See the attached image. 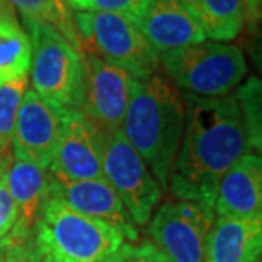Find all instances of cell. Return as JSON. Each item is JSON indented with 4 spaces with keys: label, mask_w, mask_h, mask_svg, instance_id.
I'll use <instances>...</instances> for the list:
<instances>
[{
    "label": "cell",
    "mask_w": 262,
    "mask_h": 262,
    "mask_svg": "<svg viewBox=\"0 0 262 262\" xmlns=\"http://www.w3.org/2000/svg\"><path fill=\"white\" fill-rule=\"evenodd\" d=\"M184 129L167 187L181 201L213 208L222 177L250 141L235 96L196 97L182 94Z\"/></svg>",
    "instance_id": "obj_1"
},
{
    "label": "cell",
    "mask_w": 262,
    "mask_h": 262,
    "mask_svg": "<svg viewBox=\"0 0 262 262\" xmlns=\"http://www.w3.org/2000/svg\"><path fill=\"white\" fill-rule=\"evenodd\" d=\"M184 129L182 94L159 72L131 83V94L121 131L141 157L162 189L179 151Z\"/></svg>",
    "instance_id": "obj_2"
},
{
    "label": "cell",
    "mask_w": 262,
    "mask_h": 262,
    "mask_svg": "<svg viewBox=\"0 0 262 262\" xmlns=\"http://www.w3.org/2000/svg\"><path fill=\"white\" fill-rule=\"evenodd\" d=\"M34 242L45 262H109L126 238L113 225L50 198L36 223Z\"/></svg>",
    "instance_id": "obj_3"
},
{
    "label": "cell",
    "mask_w": 262,
    "mask_h": 262,
    "mask_svg": "<svg viewBox=\"0 0 262 262\" xmlns=\"http://www.w3.org/2000/svg\"><path fill=\"white\" fill-rule=\"evenodd\" d=\"M23 28L33 48L29 70L33 91L58 111L80 109L85 89L82 53L43 20L23 17Z\"/></svg>",
    "instance_id": "obj_4"
},
{
    "label": "cell",
    "mask_w": 262,
    "mask_h": 262,
    "mask_svg": "<svg viewBox=\"0 0 262 262\" xmlns=\"http://www.w3.org/2000/svg\"><path fill=\"white\" fill-rule=\"evenodd\" d=\"M159 67L181 94L196 97L228 96L247 73L242 50L220 41H203L162 53Z\"/></svg>",
    "instance_id": "obj_5"
},
{
    "label": "cell",
    "mask_w": 262,
    "mask_h": 262,
    "mask_svg": "<svg viewBox=\"0 0 262 262\" xmlns=\"http://www.w3.org/2000/svg\"><path fill=\"white\" fill-rule=\"evenodd\" d=\"M80 36V53H91L116 65L136 80L148 78L159 68V55L146 43L133 20L121 14L72 10Z\"/></svg>",
    "instance_id": "obj_6"
},
{
    "label": "cell",
    "mask_w": 262,
    "mask_h": 262,
    "mask_svg": "<svg viewBox=\"0 0 262 262\" xmlns=\"http://www.w3.org/2000/svg\"><path fill=\"white\" fill-rule=\"evenodd\" d=\"M102 176L116 191L133 223L145 227L160 203L162 187L121 129L106 138L102 148Z\"/></svg>",
    "instance_id": "obj_7"
},
{
    "label": "cell",
    "mask_w": 262,
    "mask_h": 262,
    "mask_svg": "<svg viewBox=\"0 0 262 262\" xmlns=\"http://www.w3.org/2000/svg\"><path fill=\"white\" fill-rule=\"evenodd\" d=\"M214 209L192 201L164 203L148 222L150 242L167 262H204Z\"/></svg>",
    "instance_id": "obj_8"
},
{
    "label": "cell",
    "mask_w": 262,
    "mask_h": 262,
    "mask_svg": "<svg viewBox=\"0 0 262 262\" xmlns=\"http://www.w3.org/2000/svg\"><path fill=\"white\" fill-rule=\"evenodd\" d=\"M82 58L85 67V89L80 111L107 138L123 126L133 77L96 55L82 53Z\"/></svg>",
    "instance_id": "obj_9"
},
{
    "label": "cell",
    "mask_w": 262,
    "mask_h": 262,
    "mask_svg": "<svg viewBox=\"0 0 262 262\" xmlns=\"http://www.w3.org/2000/svg\"><path fill=\"white\" fill-rule=\"evenodd\" d=\"M106 136L80 109L60 111V135L50 172L68 181L101 179Z\"/></svg>",
    "instance_id": "obj_10"
},
{
    "label": "cell",
    "mask_w": 262,
    "mask_h": 262,
    "mask_svg": "<svg viewBox=\"0 0 262 262\" xmlns=\"http://www.w3.org/2000/svg\"><path fill=\"white\" fill-rule=\"evenodd\" d=\"M60 135V111L33 89L20 101L12 135V155L17 160L50 170Z\"/></svg>",
    "instance_id": "obj_11"
},
{
    "label": "cell",
    "mask_w": 262,
    "mask_h": 262,
    "mask_svg": "<svg viewBox=\"0 0 262 262\" xmlns=\"http://www.w3.org/2000/svg\"><path fill=\"white\" fill-rule=\"evenodd\" d=\"M50 198L60 199L67 206L85 214V216L101 220V222H106L119 228L126 242L133 244L138 240V228L135 227L133 220L116 194V191L104 177L101 179L68 181L51 174Z\"/></svg>",
    "instance_id": "obj_12"
},
{
    "label": "cell",
    "mask_w": 262,
    "mask_h": 262,
    "mask_svg": "<svg viewBox=\"0 0 262 262\" xmlns=\"http://www.w3.org/2000/svg\"><path fill=\"white\" fill-rule=\"evenodd\" d=\"M136 28L157 55L206 41L181 0H150Z\"/></svg>",
    "instance_id": "obj_13"
},
{
    "label": "cell",
    "mask_w": 262,
    "mask_h": 262,
    "mask_svg": "<svg viewBox=\"0 0 262 262\" xmlns=\"http://www.w3.org/2000/svg\"><path fill=\"white\" fill-rule=\"evenodd\" d=\"M213 209L218 216L262 218V159L245 154L222 177Z\"/></svg>",
    "instance_id": "obj_14"
},
{
    "label": "cell",
    "mask_w": 262,
    "mask_h": 262,
    "mask_svg": "<svg viewBox=\"0 0 262 262\" xmlns=\"http://www.w3.org/2000/svg\"><path fill=\"white\" fill-rule=\"evenodd\" d=\"M262 218L218 216L206 240L204 262H259Z\"/></svg>",
    "instance_id": "obj_15"
},
{
    "label": "cell",
    "mask_w": 262,
    "mask_h": 262,
    "mask_svg": "<svg viewBox=\"0 0 262 262\" xmlns=\"http://www.w3.org/2000/svg\"><path fill=\"white\" fill-rule=\"evenodd\" d=\"M5 184L17 208V222L10 232L33 235L45 203L50 199L51 174L28 160L14 159L5 172Z\"/></svg>",
    "instance_id": "obj_16"
},
{
    "label": "cell",
    "mask_w": 262,
    "mask_h": 262,
    "mask_svg": "<svg viewBox=\"0 0 262 262\" xmlns=\"http://www.w3.org/2000/svg\"><path fill=\"white\" fill-rule=\"evenodd\" d=\"M33 60L29 36L15 10L0 0V83L28 77Z\"/></svg>",
    "instance_id": "obj_17"
},
{
    "label": "cell",
    "mask_w": 262,
    "mask_h": 262,
    "mask_svg": "<svg viewBox=\"0 0 262 262\" xmlns=\"http://www.w3.org/2000/svg\"><path fill=\"white\" fill-rule=\"evenodd\" d=\"M196 24L213 41H232L244 28L242 0H181Z\"/></svg>",
    "instance_id": "obj_18"
},
{
    "label": "cell",
    "mask_w": 262,
    "mask_h": 262,
    "mask_svg": "<svg viewBox=\"0 0 262 262\" xmlns=\"http://www.w3.org/2000/svg\"><path fill=\"white\" fill-rule=\"evenodd\" d=\"M15 12L23 17L38 19L53 26L65 36L68 43H72L80 51V36L72 19V10L68 9L65 0H5Z\"/></svg>",
    "instance_id": "obj_19"
},
{
    "label": "cell",
    "mask_w": 262,
    "mask_h": 262,
    "mask_svg": "<svg viewBox=\"0 0 262 262\" xmlns=\"http://www.w3.org/2000/svg\"><path fill=\"white\" fill-rule=\"evenodd\" d=\"M235 99L238 102L240 113L244 116L247 128L250 148L254 154H259L262 145V114H260V80L250 77L244 85L238 87Z\"/></svg>",
    "instance_id": "obj_20"
},
{
    "label": "cell",
    "mask_w": 262,
    "mask_h": 262,
    "mask_svg": "<svg viewBox=\"0 0 262 262\" xmlns=\"http://www.w3.org/2000/svg\"><path fill=\"white\" fill-rule=\"evenodd\" d=\"M28 91V77L0 83V150L10 148L15 126V118Z\"/></svg>",
    "instance_id": "obj_21"
},
{
    "label": "cell",
    "mask_w": 262,
    "mask_h": 262,
    "mask_svg": "<svg viewBox=\"0 0 262 262\" xmlns=\"http://www.w3.org/2000/svg\"><path fill=\"white\" fill-rule=\"evenodd\" d=\"M70 10L80 12H111L121 14L136 24L148 7L150 0H65Z\"/></svg>",
    "instance_id": "obj_22"
},
{
    "label": "cell",
    "mask_w": 262,
    "mask_h": 262,
    "mask_svg": "<svg viewBox=\"0 0 262 262\" xmlns=\"http://www.w3.org/2000/svg\"><path fill=\"white\" fill-rule=\"evenodd\" d=\"M41 254L33 235L9 232L0 240V262H41Z\"/></svg>",
    "instance_id": "obj_23"
},
{
    "label": "cell",
    "mask_w": 262,
    "mask_h": 262,
    "mask_svg": "<svg viewBox=\"0 0 262 262\" xmlns=\"http://www.w3.org/2000/svg\"><path fill=\"white\" fill-rule=\"evenodd\" d=\"M109 262H165L159 249L150 242H124Z\"/></svg>",
    "instance_id": "obj_24"
},
{
    "label": "cell",
    "mask_w": 262,
    "mask_h": 262,
    "mask_svg": "<svg viewBox=\"0 0 262 262\" xmlns=\"http://www.w3.org/2000/svg\"><path fill=\"white\" fill-rule=\"evenodd\" d=\"M15 222H17V208L5 184V176H0V240L14 228Z\"/></svg>",
    "instance_id": "obj_25"
},
{
    "label": "cell",
    "mask_w": 262,
    "mask_h": 262,
    "mask_svg": "<svg viewBox=\"0 0 262 262\" xmlns=\"http://www.w3.org/2000/svg\"><path fill=\"white\" fill-rule=\"evenodd\" d=\"M242 10H244V26L252 31H259L260 17H262V0H242Z\"/></svg>",
    "instance_id": "obj_26"
},
{
    "label": "cell",
    "mask_w": 262,
    "mask_h": 262,
    "mask_svg": "<svg viewBox=\"0 0 262 262\" xmlns=\"http://www.w3.org/2000/svg\"><path fill=\"white\" fill-rule=\"evenodd\" d=\"M0 176H2V169H0Z\"/></svg>",
    "instance_id": "obj_27"
},
{
    "label": "cell",
    "mask_w": 262,
    "mask_h": 262,
    "mask_svg": "<svg viewBox=\"0 0 262 262\" xmlns=\"http://www.w3.org/2000/svg\"><path fill=\"white\" fill-rule=\"evenodd\" d=\"M41 262H45V260H41Z\"/></svg>",
    "instance_id": "obj_28"
},
{
    "label": "cell",
    "mask_w": 262,
    "mask_h": 262,
    "mask_svg": "<svg viewBox=\"0 0 262 262\" xmlns=\"http://www.w3.org/2000/svg\"><path fill=\"white\" fill-rule=\"evenodd\" d=\"M165 262H167V260H165Z\"/></svg>",
    "instance_id": "obj_29"
}]
</instances>
